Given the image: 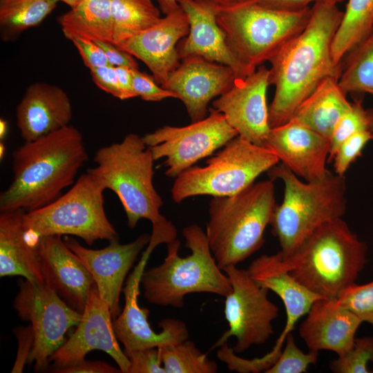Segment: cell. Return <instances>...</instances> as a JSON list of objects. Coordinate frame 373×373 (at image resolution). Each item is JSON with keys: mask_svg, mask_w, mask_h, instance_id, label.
Instances as JSON below:
<instances>
[{"mask_svg": "<svg viewBox=\"0 0 373 373\" xmlns=\"http://www.w3.org/2000/svg\"><path fill=\"white\" fill-rule=\"evenodd\" d=\"M57 373H119V368L102 361H90L86 359L68 367L52 369Z\"/></svg>", "mask_w": 373, "mask_h": 373, "instance_id": "cell-45", "label": "cell"}, {"mask_svg": "<svg viewBox=\"0 0 373 373\" xmlns=\"http://www.w3.org/2000/svg\"><path fill=\"white\" fill-rule=\"evenodd\" d=\"M93 160L97 166L87 172L117 195L131 229L141 219L153 227L168 221L160 213L163 201L153 182L155 160L142 137L129 133L120 142L99 149Z\"/></svg>", "mask_w": 373, "mask_h": 373, "instance_id": "cell-7", "label": "cell"}, {"mask_svg": "<svg viewBox=\"0 0 373 373\" xmlns=\"http://www.w3.org/2000/svg\"><path fill=\"white\" fill-rule=\"evenodd\" d=\"M59 2H63L68 6L70 8L77 6L82 0H57Z\"/></svg>", "mask_w": 373, "mask_h": 373, "instance_id": "cell-51", "label": "cell"}, {"mask_svg": "<svg viewBox=\"0 0 373 373\" xmlns=\"http://www.w3.org/2000/svg\"><path fill=\"white\" fill-rule=\"evenodd\" d=\"M151 236L142 234L133 242L121 244L119 238L100 249L82 246L65 236L66 245L78 256L93 278L101 298L108 305L113 318L119 312V298L126 277Z\"/></svg>", "mask_w": 373, "mask_h": 373, "instance_id": "cell-17", "label": "cell"}, {"mask_svg": "<svg viewBox=\"0 0 373 373\" xmlns=\"http://www.w3.org/2000/svg\"><path fill=\"white\" fill-rule=\"evenodd\" d=\"M264 146L305 181L321 180L328 171L330 140L294 119L271 128Z\"/></svg>", "mask_w": 373, "mask_h": 373, "instance_id": "cell-19", "label": "cell"}, {"mask_svg": "<svg viewBox=\"0 0 373 373\" xmlns=\"http://www.w3.org/2000/svg\"><path fill=\"white\" fill-rule=\"evenodd\" d=\"M336 298L362 322L373 325V280L361 285L354 283L341 291Z\"/></svg>", "mask_w": 373, "mask_h": 373, "instance_id": "cell-37", "label": "cell"}, {"mask_svg": "<svg viewBox=\"0 0 373 373\" xmlns=\"http://www.w3.org/2000/svg\"><path fill=\"white\" fill-rule=\"evenodd\" d=\"M69 40L77 49L84 65L90 70L109 65L104 50L95 41L80 37H73Z\"/></svg>", "mask_w": 373, "mask_h": 373, "instance_id": "cell-41", "label": "cell"}, {"mask_svg": "<svg viewBox=\"0 0 373 373\" xmlns=\"http://www.w3.org/2000/svg\"><path fill=\"white\" fill-rule=\"evenodd\" d=\"M159 348L166 373H216L218 371L216 362L209 359L188 339Z\"/></svg>", "mask_w": 373, "mask_h": 373, "instance_id": "cell-33", "label": "cell"}, {"mask_svg": "<svg viewBox=\"0 0 373 373\" xmlns=\"http://www.w3.org/2000/svg\"><path fill=\"white\" fill-rule=\"evenodd\" d=\"M371 140L369 130L358 131L345 139L339 145L332 160L334 161V173L344 175L351 164Z\"/></svg>", "mask_w": 373, "mask_h": 373, "instance_id": "cell-38", "label": "cell"}, {"mask_svg": "<svg viewBox=\"0 0 373 373\" xmlns=\"http://www.w3.org/2000/svg\"><path fill=\"white\" fill-rule=\"evenodd\" d=\"M37 247L46 284L71 307L82 313L95 284L88 270L61 236L40 237Z\"/></svg>", "mask_w": 373, "mask_h": 373, "instance_id": "cell-21", "label": "cell"}, {"mask_svg": "<svg viewBox=\"0 0 373 373\" xmlns=\"http://www.w3.org/2000/svg\"><path fill=\"white\" fill-rule=\"evenodd\" d=\"M368 119V130L372 135V142L373 143V107L367 110Z\"/></svg>", "mask_w": 373, "mask_h": 373, "instance_id": "cell-50", "label": "cell"}, {"mask_svg": "<svg viewBox=\"0 0 373 373\" xmlns=\"http://www.w3.org/2000/svg\"><path fill=\"white\" fill-rule=\"evenodd\" d=\"M121 93L120 99L137 97L132 85V70L127 67H115Z\"/></svg>", "mask_w": 373, "mask_h": 373, "instance_id": "cell-47", "label": "cell"}, {"mask_svg": "<svg viewBox=\"0 0 373 373\" xmlns=\"http://www.w3.org/2000/svg\"><path fill=\"white\" fill-rule=\"evenodd\" d=\"M6 123L3 120H1V137L3 136L6 131Z\"/></svg>", "mask_w": 373, "mask_h": 373, "instance_id": "cell-52", "label": "cell"}, {"mask_svg": "<svg viewBox=\"0 0 373 373\" xmlns=\"http://www.w3.org/2000/svg\"><path fill=\"white\" fill-rule=\"evenodd\" d=\"M276 206L271 179L254 182L233 195L213 197L205 232L222 269L237 265L260 249Z\"/></svg>", "mask_w": 373, "mask_h": 373, "instance_id": "cell-5", "label": "cell"}, {"mask_svg": "<svg viewBox=\"0 0 373 373\" xmlns=\"http://www.w3.org/2000/svg\"><path fill=\"white\" fill-rule=\"evenodd\" d=\"M104 50L109 65L114 67H127L133 70H139L137 61L128 52L122 50L111 42L95 41Z\"/></svg>", "mask_w": 373, "mask_h": 373, "instance_id": "cell-44", "label": "cell"}, {"mask_svg": "<svg viewBox=\"0 0 373 373\" xmlns=\"http://www.w3.org/2000/svg\"><path fill=\"white\" fill-rule=\"evenodd\" d=\"M157 245L149 242L142 257L127 278L122 292L125 303L122 311L113 319V327L117 338L124 347L126 355L133 351L150 347H162L188 339L189 330L182 321L167 318L162 320L160 332L151 327L149 310L140 307L138 296L142 274L148 259Z\"/></svg>", "mask_w": 373, "mask_h": 373, "instance_id": "cell-14", "label": "cell"}, {"mask_svg": "<svg viewBox=\"0 0 373 373\" xmlns=\"http://www.w3.org/2000/svg\"><path fill=\"white\" fill-rule=\"evenodd\" d=\"M373 28V0H348L332 44V56L340 65L344 57Z\"/></svg>", "mask_w": 373, "mask_h": 373, "instance_id": "cell-29", "label": "cell"}, {"mask_svg": "<svg viewBox=\"0 0 373 373\" xmlns=\"http://www.w3.org/2000/svg\"><path fill=\"white\" fill-rule=\"evenodd\" d=\"M64 36L113 43L111 0H82L59 17Z\"/></svg>", "mask_w": 373, "mask_h": 373, "instance_id": "cell-28", "label": "cell"}, {"mask_svg": "<svg viewBox=\"0 0 373 373\" xmlns=\"http://www.w3.org/2000/svg\"><path fill=\"white\" fill-rule=\"evenodd\" d=\"M259 286L272 291L282 300L286 312V323L272 350L280 352L289 333L296 323L321 298L298 282L289 272L280 251L262 255L251 262L247 269Z\"/></svg>", "mask_w": 373, "mask_h": 373, "instance_id": "cell-22", "label": "cell"}, {"mask_svg": "<svg viewBox=\"0 0 373 373\" xmlns=\"http://www.w3.org/2000/svg\"><path fill=\"white\" fill-rule=\"evenodd\" d=\"M311 8L289 11L257 3L216 13L227 42L249 74L269 61L307 26Z\"/></svg>", "mask_w": 373, "mask_h": 373, "instance_id": "cell-9", "label": "cell"}, {"mask_svg": "<svg viewBox=\"0 0 373 373\" xmlns=\"http://www.w3.org/2000/svg\"><path fill=\"white\" fill-rule=\"evenodd\" d=\"M88 157L82 133L70 124L24 142L12 152V180L0 194L1 212H28L51 203L75 183Z\"/></svg>", "mask_w": 373, "mask_h": 373, "instance_id": "cell-2", "label": "cell"}, {"mask_svg": "<svg viewBox=\"0 0 373 373\" xmlns=\"http://www.w3.org/2000/svg\"><path fill=\"white\" fill-rule=\"evenodd\" d=\"M57 0H0V34L12 41L39 25L56 8Z\"/></svg>", "mask_w": 373, "mask_h": 373, "instance_id": "cell-30", "label": "cell"}, {"mask_svg": "<svg viewBox=\"0 0 373 373\" xmlns=\"http://www.w3.org/2000/svg\"><path fill=\"white\" fill-rule=\"evenodd\" d=\"M267 172L271 180L280 179L284 184L283 201L276 204L269 224L284 258L323 224L344 216L347 208L344 175L328 170L321 180L303 182L283 164Z\"/></svg>", "mask_w": 373, "mask_h": 373, "instance_id": "cell-3", "label": "cell"}, {"mask_svg": "<svg viewBox=\"0 0 373 373\" xmlns=\"http://www.w3.org/2000/svg\"><path fill=\"white\" fill-rule=\"evenodd\" d=\"M18 285L13 307L21 319L30 322L34 334L28 363H34L35 371H44L52 355L66 342L68 331L79 324L82 314L46 283L24 278Z\"/></svg>", "mask_w": 373, "mask_h": 373, "instance_id": "cell-11", "label": "cell"}, {"mask_svg": "<svg viewBox=\"0 0 373 373\" xmlns=\"http://www.w3.org/2000/svg\"><path fill=\"white\" fill-rule=\"evenodd\" d=\"M22 210L0 214V276H21L26 280L46 283L41 271L37 244L25 236Z\"/></svg>", "mask_w": 373, "mask_h": 373, "instance_id": "cell-26", "label": "cell"}, {"mask_svg": "<svg viewBox=\"0 0 373 373\" xmlns=\"http://www.w3.org/2000/svg\"><path fill=\"white\" fill-rule=\"evenodd\" d=\"M162 86L186 107L191 122L206 117L209 103L228 91L237 77L228 66L199 56L182 59Z\"/></svg>", "mask_w": 373, "mask_h": 373, "instance_id": "cell-18", "label": "cell"}, {"mask_svg": "<svg viewBox=\"0 0 373 373\" xmlns=\"http://www.w3.org/2000/svg\"><path fill=\"white\" fill-rule=\"evenodd\" d=\"M211 8L216 13L255 3L256 0H194Z\"/></svg>", "mask_w": 373, "mask_h": 373, "instance_id": "cell-48", "label": "cell"}, {"mask_svg": "<svg viewBox=\"0 0 373 373\" xmlns=\"http://www.w3.org/2000/svg\"><path fill=\"white\" fill-rule=\"evenodd\" d=\"M126 356L130 363L128 373H166L159 347L137 350Z\"/></svg>", "mask_w": 373, "mask_h": 373, "instance_id": "cell-40", "label": "cell"}, {"mask_svg": "<svg viewBox=\"0 0 373 373\" xmlns=\"http://www.w3.org/2000/svg\"><path fill=\"white\" fill-rule=\"evenodd\" d=\"M278 163L269 149L238 135L207 160L205 166H191L179 174L171 188L172 198L180 203L195 195H233Z\"/></svg>", "mask_w": 373, "mask_h": 373, "instance_id": "cell-10", "label": "cell"}, {"mask_svg": "<svg viewBox=\"0 0 373 373\" xmlns=\"http://www.w3.org/2000/svg\"><path fill=\"white\" fill-rule=\"evenodd\" d=\"M209 113L189 125L164 126L142 137L155 160L165 158L166 175L175 178L238 135L223 114L213 108Z\"/></svg>", "mask_w": 373, "mask_h": 373, "instance_id": "cell-12", "label": "cell"}, {"mask_svg": "<svg viewBox=\"0 0 373 373\" xmlns=\"http://www.w3.org/2000/svg\"><path fill=\"white\" fill-rule=\"evenodd\" d=\"M373 363V336L355 338L352 349L330 361L329 369L334 373H370L368 363Z\"/></svg>", "mask_w": 373, "mask_h": 373, "instance_id": "cell-35", "label": "cell"}, {"mask_svg": "<svg viewBox=\"0 0 373 373\" xmlns=\"http://www.w3.org/2000/svg\"><path fill=\"white\" fill-rule=\"evenodd\" d=\"M93 82L100 89L120 99L121 93L114 66L107 65L90 70Z\"/></svg>", "mask_w": 373, "mask_h": 373, "instance_id": "cell-43", "label": "cell"}, {"mask_svg": "<svg viewBox=\"0 0 373 373\" xmlns=\"http://www.w3.org/2000/svg\"><path fill=\"white\" fill-rule=\"evenodd\" d=\"M299 327V335L311 350H329L343 356L353 347L363 323L336 298H321L312 305Z\"/></svg>", "mask_w": 373, "mask_h": 373, "instance_id": "cell-24", "label": "cell"}, {"mask_svg": "<svg viewBox=\"0 0 373 373\" xmlns=\"http://www.w3.org/2000/svg\"><path fill=\"white\" fill-rule=\"evenodd\" d=\"M222 270L232 287L225 296L224 310L229 328L211 349L234 336L236 343L233 351L241 353L267 341L274 334L272 321L278 317L279 309L269 300V290L257 285L247 269L231 265Z\"/></svg>", "mask_w": 373, "mask_h": 373, "instance_id": "cell-13", "label": "cell"}, {"mask_svg": "<svg viewBox=\"0 0 373 373\" xmlns=\"http://www.w3.org/2000/svg\"><path fill=\"white\" fill-rule=\"evenodd\" d=\"M368 130L367 110L361 102H352L350 108L337 121L330 136V153L328 162L332 157L339 145L353 134Z\"/></svg>", "mask_w": 373, "mask_h": 373, "instance_id": "cell-36", "label": "cell"}, {"mask_svg": "<svg viewBox=\"0 0 373 373\" xmlns=\"http://www.w3.org/2000/svg\"><path fill=\"white\" fill-rule=\"evenodd\" d=\"M111 12L114 44L147 30L162 18L152 0H111Z\"/></svg>", "mask_w": 373, "mask_h": 373, "instance_id": "cell-31", "label": "cell"}, {"mask_svg": "<svg viewBox=\"0 0 373 373\" xmlns=\"http://www.w3.org/2000/svg\"><path fill=\"white\" fill-rule=\"evenodd\" d=\"M80 322L70 337L52 355L53 369L75 365L93 350H101L117 363L121 372L128 373L129 359L118 343L108 303L94 284L88 297Z\"/></svg>", "mask_w": 373, "mask_h": 373, "instance_id": "cell-15", "label": "cell"}, {"mask_svg": "<svg viewBox=\"0 0 373 373\" xmlns=\"http://www.w3.org/2000/svg\"><path fill=\"white\" fill-rule=\"evenodd\" d=\"M187 16L188 35L178 43L179 59L199 56L231 68L237 77L250 75L230 49L219 26L216 12L209 6L194 0H176Z\"/></svg>", "mask_w": 373, "mask_h": 373, "instance_id": "cell-23", "label": "cell"}, {"mask_svg": "<svg viewBox=\"0 0 373 373\" xmlns=\"http://www.w3.org/2000/svg\"><path fill=\"white\" fill-rule=\"evenodd\" d=\"M337 4L314 3L305 28L269 61V84L275 87L269 108L271 128L290 120L324 79L339 78L341 64H336L332 56V41L343 15Z\"/></svg>", "mask_w": 373, "mask_h": 373, "instance_id": "cell-1", "label": "cell"}, {"mask_svg": "<svg viewBox=\"0 0 373 373\" xmlns=\"http://www.w3.org/2000/svg\"><path fill=\"white\" fill-rule=\"evenodd\" d=\"M16 116L21 138L24 142L32 141L69 125L72 104L61 88L36 82L26 88Z\"/></svg>", "mask_w": 373, "mask_h": 373, "instance_id": "cell-25", "label": "cell"}, {"mask_svg": "<svg viewBox=\"0 0 373 373\" xmlns=\"http://www.w3.org/2000/svg\"><path fill=\"white\" fill-rule=\"evenodd\" d=\"M338 84L347 94L373 95V28L343 59Z\"/></svg>", "mask_w": 373, "mask_h": 373, "instance_id": "cell-32", "label": "cell"}, {"mask_svg": "<svg viewBox=\"0 0 373 373\" xmlns=\"http://www.w3.org/2000/svg\"><path fill=\"white\" fill-rule=\"evenodd\" d=\"M133 90L137 97L148 102H159L164 99L177 98L176 95L162 87L154 79L140 70H132Z\"/></svg>", "mask_w": 373, "mask_h": 373, "instance_id": "cell-39", "label": "cell"}, {"mask_svg": "<svg viewBox=\"0 0 373 373\" xmlns=\"http://www.w3.org/2000/svg\"><path fill=\"white\" fill-rule=\"evenodd\" d=\"M104 190L88 172L82 174L66 193L23 213L26 238L36 244L42 236H73L89 246L97 240L118 239L104 210Z\"/></svg>", "mask_w": 373, "mask_h": 373, "instance_id": "cell-8", "label": "cell"}, {"mask_svg": "<svg viewBox=\"0 0 373 373\" xmlns=\"http://www.w3.org/2000/svg\"><path fill=\"white\" fill-rule=\"evenodd\" d=\"M285 347L265 373H305L311 365H315L318 358V351L303 352L296 344L291 332L285 338Z\"/></svg>", "mask_w": 373, "mask_h": 373, "instance_id": "cell-34", "label": "cell"}, {"mask_svg": "<svg viewBox=\"0 0 373 373\" xmlns=\"http://www.w3.org/2000/svg\"><path fill=\"white\" fill-rule=\"evenodd\" d=\"M269 69L261 65L251 74L236 78L231 88L212 102V108L224 116L238 135L264 146L271 127L267 90Z\"/></svg>", "mask_w": 373, "mask_h": 373, "instance_id": "cell-16", "label": "cell"}, {"mask_svg": "<svg viewBox=\"0 0 373 373\" xmlns=\"http://www.w3.org/2000/svg\"><path fill=\"white\" fill-rule=\"evenodd\" d=\"M160 9L165 15L178 9L180 6L176 0H156Z\"/></svg>", "mask_w": 373, "mask_h": 373, "instance_id": "cell-49", "label": "cell"}, {"mask_svg": "<svg viewBox=\"0 0 373 373\" xmlns=\"http://www.w3.org/2000/svg\"><path fill=\"white\" fill-rule=\"evenodd\" d=\"M14 332L18 341V350L11 372L21 373L24 369L26 361L28 362L32 352L34 334L30 325L28 327H17Z\"/></svg>", "mask_w": 373, "mask_h": 373, "instance_id": "cell-42", "label": "cell"}, {"mask_svg": "<svg viewBox=\"0 0 373 373\" xmlns=\"http://www.w3.org/2000/svg\"><path fill=\"white\" fill-rule=\"evenodd\" d=\"M189 31L187 16L180 6L147 30L115 45L144 62L162 86L180 64L177 46Z\"/></svg>", "mask_w": 373, "mask_h": 373, "instance_id": "cell-20", "label": "cell"}, {"mask_svg": "<svg viewBox=\"0 0 373 373\" xmlns=\"http://www.w3.org/2000/svg\"><path fill=\"white\" fill-rule=\"evenodd\" d=\"M351 106L338 78L328 77L297 107L291 119L329 139L334 125Z\"/></svg>", "mask_w": 373, "mask_h": 373, "instance_id": "cell-27", "label": "cell"}, {"mask_svg": "<svg viewBox=\"0 0 373 373\" xmlns=\"http://www.w3.org/2000/svg\"><path fill=\"white\" fill-rule=\"evenodd\" d=\"M367 250L341 218L323 224L283 258L300 284L323 297L336 298L355 283L367 263Z\"/></svg>", "mask_w": 373, "mask_h": 373, "instance_id": "cell-4", "label": "cell"}, {"mask_svg": "<svg viewBox=\"0 0 373 373\" xmlns=\"http://www.w3.org/2000/svg\"><path fill=\"white\" fill-rule=\"evenodd\" d=\"M344 0H256L257 3L262 6L289 11L300 10L308 8L311 3L318 1H332L338 3Z\"/></svg>", "mask_w": 373, "mask_h": 373, "instance_id": "cell-46", "label": "cell"}, {"mask_svg": "<svg viewBox=\"0 0 373 373\" xmlns=\"http://www.w3.org/2000/svg\"><path fill=\"white\" fill-rule=\"evenodd\" d=\"M182 235L189 255H178L180 242L175 239L166 244L167 254L162 264L144 270L140 285L146 300L156 305L182 308L184 296L190 294L227 296L232 287L211 252L206 232L192 224L183 229Z\"/></svg>", "mask_w": 373, "mask_h": 373, "instance_id": "cell-6", "label": "cell"}]
</instances>
